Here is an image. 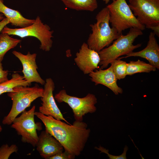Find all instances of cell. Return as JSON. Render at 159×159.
Masks as SVG:
<instances>
[{
    "label": "cell",
    "mask_w": 159,
    "mask_h": 159,
    "mask_svg": "<svg viewBox=\"0 0 159 159\" xmlns=\"http://www.w3.org/2000/svg\"><path fill=\"white\" fill-rule=\"evenodd\" d=\"M34 115L44 124L45 130L59 142L64 150L76 156L81 154L90 132L86 122L75 120L71 125L39 112H35Z\"/></svg>",
    "instance_id": "1"
},
{
    "label": "cell",
    "mask_w": 159,
    "mask_h": 159,
    "mask_svg": "<svg viewBox=\"0 0 159 159\" xmlns=\"http://www.w3.org/2000/svg\"><path fill=\"white\" fill-rule=\"evenodd\" d=\"M109 18V11L106 6L96 15V22L90 25L92 32L89 35L87 43L90 48L98 52L109 46L122 34L110 27Z\"/></svg>",
    "instance_id": "2"
},
{
    "label": "cell",
    "mask_w": 159,
    "mask_h": 159,
    "mask_svg": "<svg viewBox=\"0 0 159 159\" xmlns=\"http://www.w3.org/2000/svg\"><path fill=\"white\" fill-rule=\"evenodd\" d=\"M143 34L142 30L133 28H130L126 35L121 34L112 44L98 52L100 58L99 64L100 68H107L112 62L120 56L126 55L140 47L141 44L134 45L133 43L137 37Z\"/></svg>",
    "instance_id": "3"
},
{
    "label": "cell",
    "mask_w": 159,
    "mask_h": 159,
    "mask_svg": "<svg viewBox=\"0 0 159 159\" xmlns=\"http://www.w3.org/2000/svg\"><path fill=\"white\" fill-rule=\"evenodd\" d=\"M13 90L14 91L7 93L12 101V105L9 113L2 120V123L4 125H11L14 119L30 107L33 101L42 96L44 91V88L37 84L31 87L19 86Z\"/></svg>",
    "instance_id": "4"
},
{
    "label": "cell",
    "mask_w": 159,
    "mask_h": 159,
    "mask_svg": "<svg viewBox=\"0 0 159 159\" xmlns=\"http://www.w3.org/2000/svg\"><path fill=\"white\" fill-rule=\"evenodd\" d=\"M110 14V23L120 34L132 28L142 31L145 26L141 24L134 15L126 0H115L106 6Z\"/></svg>",
    "instance_id": "5"
},
{
    "label": "cell",
    "mask_w": 159,
    "mask_h": 159,
    "mask_svg": "<svg viewBox=\"0 0 159 159\" xmlns=\"http://www.w3.org/2000/svg\"><path fill=\"white\" fill-rule=\"evenodd\" d=\"M53 30L50 27L42 22L38 16L34 22L31 25L25 27L12 29L5 26L1 33H6L9 35L18 36L21 38L28 37H33L37 38L40 42V48L45 52L51 49L52 45Z\"/></svg>",
    "instance_id": "6"
},
{
    "label": "cell",
    "mask_w": 159,
    "mask_h": 159,
    "mask_svg": "<svg viewBox=\"0 0 159 159\" xmlns=\"http://www.w3.org/2000/svg\"><path fill=\"white\" fill-rule=\"evenodd\" d=\"M35 106L33 105L29 110H25L20 116L14 119L11 124V127L21 136V141L30 144L33 147H36L38 140L37 130L42 129L41 123L35 122Z\"/></svg>",
    "instance_id": "7"
},
{
    "label": "cell",
    "mask_w": 159,
    "mask_h": 159,
    "mask_svg": "<svg viewBox=\"0 0 159 159\" xmlns=\"http://www.w3.org/2000/svg\"><path fill=\"white\" fill-rule=\"evenodd\" d=\"M55 99L59 103L67 104L72 110L75 120L83 121V117L88 113H92L97 110L95 105L97 102L95 96L88 93L85 97L80 98L70 95L64 89L61 90L54 96Z\"/></svg>",
    "instance_id": "8"
},
{
    "label": "cell",
    "mask_w": 159,
    "mask_h": 159,
    "mask_svg": "<svg viewBox=\"0 0 159 159\" xmlns=\"http://www.w3.org/2000/svg\"><path fill=\"white\" fill-rule=\"evenodd\" d=\"M128 4L140 23L148 29L159 25V0H128Z\"/></svg>",
    "instance_id": "9"
},
{
    "label": "cell",
    "mask_w": 159,
    "mask_h": 159,
    "mask_svg": "<svg viewBox=\"0 0 159 159\" xmlns=\"http://www.w3.org/2000/svg\"><path fill=\"white\" fill-rule=\"evenodd\" d=\"M43 95L41 97V105L39 107V112L46 116H50L54 118L64 121L70 124L64 117L55 102L53 95L55 85L53 80L49 78L45 80Z\"/></svg>",
    "instance_id": "10"
},
{
    "label": "cell",
    "mask_w": 159,
    "mask_h": 159,
    "mask_svg": "<svg viewBox=\"0 0 159 159\" xmlns=\"http://www.w3.org/2000/svg\"><path fill=\"white\" fill-rule=\"evenodd\" d=\"M74 61L85 74H89L99 68L100 58L98 52L90 48L84 42L76 54Z\"/></svg>",
    "instance_id": "11"
},
{
    "label": "cell",
    "mask_w": 159,
    "mask_h": 159,
    "mask_svg": "<svg viewBox=\"0 0 159 159\" xmlns=\"http://www.w3.org/2000/svg\"><path fill=\"white\" fill-rule=\"evenodd\" d=\"M12 53L22 64V72L25 80L31 84L36 82L42 85H44L45 81L41 78L37 70L38 68L36 61L37 54H31L28 52L27 54H24L16 51H13Z\"/></svg>",
    "instance_id": "12"
},
{
    "label": "cell",
    "mask_w": 159,
    "mask_h": 159,
    "mask_svg": "<svg viewBox=\"0 0 159 159\" xmlns=\"http://www.w3.org/2000/svg\"><path fill=\"white\" fill-rule=\"evenodd\" d=\"M38 137L36 147L42 158L49 159L53 155L63 151L64 149L61 143L45 130L42 131Z\"/></svg>",
    "instance_id": "13"
},
{
    "label": "cell",
    "mask_w": 159,
    "mask_h": 159,
    "mask_svg": "<svg viewBox=\"0 0 159 159\" xmlns=\"http://www.w3.org/2000/svg\"><path fill=\"white\" fill-rule=\"evenodd\" d=\"M91 81L95 85L101 84L111 90L116 95L122 94L123 90L117 83V80L110 66L105 69H96L89 74Z\"/></svg>",
    "instance_id": "14"
},
{
    "label": "cell",
    "mask_w": 159,
    "mask_h": 159,
    "mask_svg": "<svg viewBox=\"0 0 159 159\" xmlns=\"http://www.w3.org/2000/svg\"><path fill=\"white\" fill-rule=\"evenodd\" d=\"M153 32L150 33L148 41L146 47L143 50L137 52H132L125 57L119 58L121 59L131 57H138L147 60L149 63L159 69V46Z\"/></svg>",
    "instance_id": "15"
},
{
    "label": "cell",
    "mask_w": 159,
    "mask_h": 159,
    "mask_svg": "<svg viewBox=\"0 0 159 159\" xmlns=\"http://www.w3.org/2000/svg\"><path fill=\"white\" fill-rule=\"evenodd\" d=\"M0 13L5 16L12 25L21 28L28 26L35 21V19L24 17L18 11L7 7L4 4L3 0H0Z\"/></svg>",
    "instance_id": "16"
},
{
    "label": "cell",
    "mask_w": 159,
    "mask_h": 159,
    "mask_svg": "<svg viewBox=\"0 0 159 159\" xmlns=\"http://www.w3.org/2000/svg\"><path fill=\"white\" fill-rule=\"evenodd\" d=\"M65 6L77 11H93L97 9V0H61Z\"/></svg>",
    "instance_id": "17"
},
{
    "label": "cell",
    "mask_w": 159,
    "mask_h": 159,
    "mask_svg": "<svg viewBox=\"0 0 159 159\" xmlns=\"http://www.w3.org/2000/svg\"><path fill=\"white\" fill-rule=\"evenodd\" d=\"M31 84L24 79L23 76L17 73H14L10 80L0 83V95L4 93L14 91L13 89L16 87L29 86Z\"/></svg>",
    "instance_id": "18"
},
{
    "label": "cell",
    "mask_w": 159,
    "mask_h": 159,
    "mask_svg": "<svg viewBox=\"0 0 159 159\" xmlns=\"http://www.w3.org/2000/svg\"><path fill=\"white\" fill-rule=\"evenodd\" d=\"M156 69L149 63L140 59L136 61H131L127 63V75H131L139 73H149L155 71Z\"/></svg>",
    "instance_id": "19"
},
{
    "label": "cell",
    "mask_w": 159,
    "mask_h": 159,
    "mask_svg": "<svg viewBox=\"0 0 159 159\" xmlns=\"http://www.w3.org/2000/svg\"><path fill=\"white\" fill-rule=\"evenodd\" d=\"M21 41L20 39L11 37L6 33H1L0 34V61H2L7 52L15 47Z\"/></svg>",
    "instance_id": "20"
},
{
    "label": "cell",
    "mask_w": 159,
    "mask_h": 159,
    "mask_svg": "<svg viewBox=\"0 0 159 159\" xmlns=\"http://www.w3.org/2000/svg\"><path fill=\"white\" fill-rule=\"evenodd\" d=\"M113 71L117 80L125 78L127 75V63L118 58L110 63Z\"/></svg>",
    "instance_id": "21"
},
{
    "label": "cell",
    "mask_w": 159,
    "mask_h": 159,
    "mask_svg": "<svg viewBox=\"0 0 159 159\" xmlns=\"http://www.w3.org/2000/svg\"><path fill=\"white\" fill-rule=\"evenodd\" d=\"M18 149L15 144L9 146L8 144H3L0 147V159H8L11 154L16 153Z\"/></svg>",
    "instance_id": "22"
},
{
    "label": "cell",
    "mask_w": 159,
    "mask_h": 159,
    "mask_svg": "<svg viewBox=\"0 0 159 159\" xmlns=\"http://www.w3.org/2000/svg\"><path fill=\"white\" fill-rule=\"evenodd\" d=\"M95 148L100 151V153H103L107 154V156L110 159H126V153L128 150V147L126 145L125 146L123 153L120 155L115 156L111 155L109 153V150L104 147L100 146L99 148L95 147Z\"/></svg>",
    "instance_id": "23"
},
{
    "label": "cell",
    "mask_w": 159,
    "mask_h": 159,
    "mask_svg": "<svg viewBox=\"0 0 159 159\" xmlns=\"http://www.w3.org/2000/svg\"><path fill=\"white\" fill-rule=\"evenodd\" d=\"M76 156L64 150L51 157L49 159H74Z\"/></svg>",
    "instance_id": "24"
},
{
    "label": "cell",
    "mask_w": 159,
    "mask_h": 159,
    "mask_svg": "<svg viewBox=\"0 0 159 159\" xmlns=\"http://www.w3.org/2000/svg\"><path fill=\"white\" fill-rule=\"evenodd\" d=\"M1 62L0 61V83L9 80L8 78L9 71L7 70H4Z\"/></svg>",
    "instance_id": "25"
},
{
    "label": "cell",
    "mask_w": 159,
    "mask_h": 159,
    "mask_svg": "<svg viewBox=\"0 0 159 159\" xmlns=\"http://www.w3.org/2000/svg\"><path fill=\"white\" fill-rule=\"evenodd\" d=\"M10 23L9 21L6 17L2 20L0 19V32L7 24Z\"/></svg>",
    "instance_id": "26"
},
{
    "label": "cell",
    "mask_w": 159,
    "mask_h": 159,
    "mask_svg": "<svg viewBox=\"0 0 159 159\" xmlns=\"http://www.w3.org/2000/svg\"><path fill=\"white\" fill-rule=\"evenodd\" d=\"M153 30V32L158 37L159 36V25L152 26L149 28Z\"/></svg>",
    "instance_id": "27"
},
{
    "label": "cell",
    "mask_w": 159,
    "mask_h": 159,
    "mask_svg": "<svg viewBox=\"0 0 159 159\" xmlns=\"http://www.w3.org/2000/svg\"><path fill=\"white\" fill-rule=\"evenodd\" d=\"M113 1H115V0H112ZM105 4H107L110 1V0H103Z\"/></svg>",
    "instance_id": "28"
},
{
    "label": "cell",
    "mask_w": 159,
    "mask_h": 159,
    "mask_svg": "<svg viewBox=\"0 0 159 159\" xmlns=\"http://www.w3.org/2000/svg\"><path fill=\"white\" fill-rule=\"evenodd\" d=\"M3 15H4L3 14L1 13L0 14V19L2 20L4 18Z\"/></svg>",
    "instance_id": "29"
},
{
    "label": "cell",
    "mask_w": 159,
    "mask_h": 159,
    "mask_svg": "<svg viewBox=\"0 0 159 159\" xmlns=\"http://www.w3.org/2000/svg\"><path fill=\"white\" fill-rule=\"evenodd\" d=\"M2 128L1 126L0 125V133L2 131Z\"/></svg>",
    "instance_id": "30"
}]
</instances>
